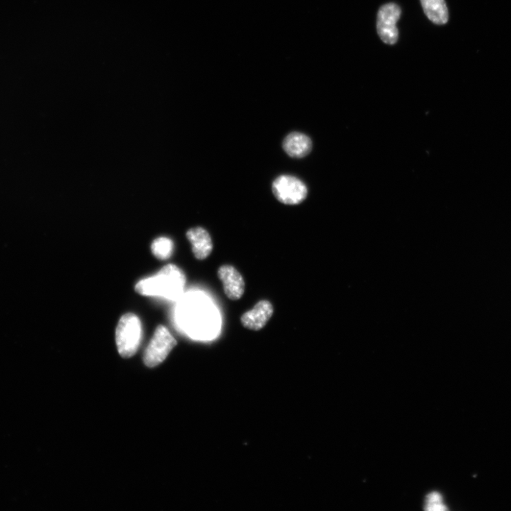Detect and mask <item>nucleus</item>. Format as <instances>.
Masks as SVG:
<instances>
[{
	"label": "nucleus",
	"mask_w": 511,
	"mask_h": 511,
	"mask_svg": "<svg viewBox=\"0 0 511 511\" xmlns=\"http://www.w3.org/2000/svg\"><path fill=\"white\" fill-rule=\"evenodd\" d=\"M186 283L184 272L174 264H168L154 276L137 283L135 290L142 296L177 300L183 294Z\"/></svg>",
	"instance_id": "f257e3e1"
},
{
	"label": "nucleus",
	"mask_w": 511,
	"mask_h": 511,
	"mask_svg": "<svg viewBox=\"0 0 511 511\" xmlns=\"http://www.w3.org/2000/svg\"><path fill=\"white\" fill-rule=\"evenodd\" d=\"M180 319L188 333L196 338H209L217 330L216 313L208 303L199 297H191L183 303Z\"/></svg>",
	"instance_id": "f03ea898"
},
{
	"label": "nucleus",
	"mask_w": 511,
	"mask_h": 511,
	"mask_svg": "<svg viewBox=\"0 0 511 511\" xmlns=\"http://www.w3.org/2000/svg\"><path fill=\"white\" fill-rule=\"evenodd\" d=\"M141 332V323L136 314L128 313L121 318L116 329V344L121 357L130 358L136 354Z\"/></svg>",
	"instance_id": "7ed1b4c3"
},
{
	"label": "nucleus",
	"mask_w": 511,
	"mask_h": 511,
	"mask_svg": "<svg viewBox=\"0 0 511 511\" xmlns=\"http://www.w3.org/2000/svg\"><path fill=\"white\" fill-rule=\"evenodd\" d=\"M272 191L279 202L288 206L299 205L308 196V188L304 182L291 175L278 177L272 183Z\"/></svg>",
	"instance_id": "20e7f679"
},
{
	"label": "nucleus",
	"mask_w": 511,
	"mask_h": 511,
	"mask_svg": "<svg viewBox=\"0 0 511 511\" xmlns=\"http://www.w3.org/2000/svg\"><path fill=\"white\" fill-rule=\"evenodd\" d=\"M177 345V339L168 330L159 325L143 355V362L148 368H155L161 363Z\"/></svg>",
	"instance_id": "39448f33"
},
{
	"label": "nucleus",
	"mask_w": 511,
	"mask_h": 511,
	"mask_svg": "<svg viewBox=\"0 0 511 511\" xmlns=\"http://www.w3.org/2000/svg\"><path fill=\"white\" fill-rule=\"evenodd\" d=\"M401 14V10L394 3L382 6L377 15V32L379 37L386 44H395L399 39L397 23Z\"/></svg>",
	"instance_id": "423d86ee"
},
{
	"label": "nucleus",
	"mask_w": 511,
	"mask_h": 511,
	"mask_svg": "<svg viewBox=\"0 0 511 511\" xmlns=\"http://www.w3.org/2000/svg\"><path fill=\"white\" fill-rule=\"evenodd\" d=\"M217 277L223 285L226 297L232 301L239 300L246 291L244 278L231 265H223L217 270Z\"/></svg>",
	"instance_id": "0eeeda50"
},
{
	"label": "nucleus",
	"mask_w": 511,
	"mask_h": 511,
	"mask_svg": "<svg viewBox=\"0 0 511 511\" xmlns=\"http://www.w3.org/2000/svg\"><path fill=\"white\" fill-rule=\"evenodd\" d=\"M274 307L271 302L262 300L258 302L251 310L241 315V323L248 330L259 331L263 329L272 319Z\"/></svg>",
	"instance_id": "6e6552de"
},
{
	"label": "nucleus",
	"mask_w": 511,
	"mask_h": 511,
	"mask_svg": "<svg viewBox=\"0 0 511 511\" xmlns=\"http://www.w3.org/2000/svg\"><path fill=\"white\" fill-rule=\"evenodd\" d=\"M186 237L192 246V253L198 260L207 259L213 250V242L210 233L201 227L190 229Z\"/></svg>",
	"instance_id": "1a4fd4ad"
},
{
	"label": "nucleus",
	"mask_w": 511,
	"mask_h": 511,
	"mask_svg": "<svg viewBox=\"0 0 511 511\" xmlns=\"http://www.w3.org/2000/svg\"><path fill=\"white\" fill-rule=\"evenodd\" d=\"M312 148L310 138L301 132H291L283 141V149L291 158H303L310 153Z\"/></svg>",
	"instance_id": "9d476101"
},
{
	"label": "nucleus",
	"mask_w": 511,
	"mask_h": 511,
	"mask_svg": "<svg viewBox=\"0 0 511 511\" xmlns=\"http://www.w3.org/2000/svg\"><path fill=\"white\" fill-rule=\"evenodd\" d=\"M428 18L437 26L448 23L449 13L445 0H421Z\"/></svg>",
	"instance_id": "9b49d317"
},
{
	"label": "nucleus",
	"mask_w": 511,
	"mask_h": 511,
	"mask_svg": "<svg viewBox=\"0 0 511 511\" xmlns=\"http://www.w3.org/2000/svg\"><path fill=\"white\" fill-rule=\"evenodd\" d=\"M174 250V243L166 237L156 239L152 245L153 254L160 260H166L172 256Z\"/></svg>",
	"instance_id": "f8f14e48"
},
{
	"label": "nucleus",
	"mask_w": 511,
	"mask_h": 511,
	"mask_svg": "<svg viewBox=\"0 0 511 511\" xmlns=\"http://www.w3.org/2000/svg\"><path fill=\"white\" fill-rule=\"evenodd\" d=\"M425 508L426 510L443 511L448 510L443 501L442 495L438 492L429 494L425 499Z\"/></svg>",
	"instance_id": "ddd939ff"
}]
</instances>
